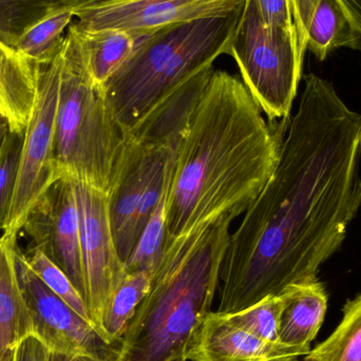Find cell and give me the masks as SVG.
<instances>
[{
  "label": "cell",
  "instance_id": "6da1fadb",
  "mask_svg": "<svg viewBox=\"0 0 361 361\" xmlns=\"http://www.w3.org/2000/svg\"><path fill=\"white\" fill-rule=\"evenodd\" d=\"M271 125L277 164L229 238L218 288L220 314L318 279L361 208V114L332 82L305 76L296 114Z\"/></svg>",
  "mask_w": 361,
  "mask_h": 361
},
{
  "label": "cell",
  "instance_id": "7a4b0ae2",
  "mask_svg": "<svg viewBox=\"0 0 361 361\" xmlns=\"http://www.w3.org/2000/svg\"><path fill=\"white\" fill-rule=\"evenodd\" d=\"M278 137L244 82L214 70L176 154L166 243L243 216L273 175Z\"/></svg>",
  "mask_w": 361,
  "mask_h": 361
},
{
  "label": "cell",
  "instance_id": "3957f363",
  "mask_svg": "<svg viewBox=\"0 0 361 361\" xmlns=\"http://www.w3.org/2000/svg\"><path fill=\"white\" fill-rule=\"evenodd\" d=\"M233 221L222 216L165 244L116 361H187L193 338L212 313Z\"/></svg>",
  "mask_w": 361,
  "mask_h": 361
},
{
  "label": "cell",
  "instance_id": "277c9868",
  "mask_svg": "<svg viewBox=\"0 0 361 361\" xmlns=\"http://www.w3.org/2000/svg\"><path fill=\"white\" fill-rule=\"evenodd\" d=\"M242 8L169 25L137 42L102 89L123 135L175 89L228 54Z\"/></svg>",
  "mask_w": 361,
  "mask_h": 361
},
{
  "label": "cell",
  "instance_id": "5b68a950",
  "mask_svg": "<svg viewBox=\"0 0 361 361\" xmlns=\"http://www.w3.org/2000/svg\"><path fill=\"white\" fill-rule=\"evenodd\" d=\"M59 59L55 180L69 178L108 192L124 135L103 91L91 80L82 39L73 23L69 25Z\"/></svg>",
  "mask_w": 361,
  "mask_h": 361
},
{
  "label": "cell",
  "instance_id": "8992f818",
  "mask_svg": "<svg viewBox=\"0 0 361 361\" xmlns=\"http://www.w3.org/2000/svg\"><path fill=\"white\" fill-rule=\"evenodd\" d=\"M228 55L235 59L242 82L269 124L290 118L305 57L296 33L269 27L254 0H245Z\"/></svg>",
  "mask_w": 361,
  "mask_h": 361
},
{
  "label": "cell",
  "instance_id": "52a82bcc",
  "mask_svg": "<svg viewBox=\"0 0 361 361\" xmlns=\"http://www.w3.org/2000/svg\"><path fill=\"white\" fill-rule=\"evenodd\" d=\"M61 63L59 54L42 68L37 99L23 133L18 176L2 237L17 240L25 216L40 195L55 182L54 137Z\"/></svg>",
  "mask_w": 361,
  "mask_h": 361
},
{
  "label": "cell",
  "instance_id": "ba28073f",
  "mask_svg": "<svg viewBox=\"0 0 361 361\" xmlns=\"http://www.w3.org/2000/svg\"><path fill=\"white\" fill-rule=\"evenodd\" d=\"M74 185L80 212L85 303L99 334L104 310L126 271L114 242L108 192L75 180Z\"/></svg>",
  "mask_w": 361,
  "mask_h": 361
},
{
  "label": "cell",
  "instance_id": "9c48e42d",
  "mask_svg": "<svg viewBox=\"0 0 361 361\" xmlns=\"http://www.w3.org/2000/svg\"><path fill=\"white\" fill-rule=\"evenodd\" d=\"M16 269L34 332L49 350L85 354L99 361H116L120 348L107 343L94 326L55 295L34 274L17 247Z\"/></svg>",
  "mask_w": 361,
  "mask_h": 361
},
{
  "label": "cell",
  "instance_id": "30bf717a",
  "mask_svg": "<svg viewBox=\"0 0 361 361\" xmlns=\"http://www.w3.org/2000/svg\"><path fill=\"white\" fill-rule=\"evenodd\" d=\"M23 233L31 247L61 267L85 301L80 221L74 180L61 178L50 185L25 216Z\"/></svg>",
  "mask_w": 361,
  "mask_h": 361
},
{
  "label": "cell",
  "instance_id": "8fae6325",
  "mask_svg": "<svg viewBox=\"0 0 361 361\" xmlns=\"http://www.w3.org/2000/svg\"><path fill=\"white\" fill-rule=\"evenodd\" d=\"M244 0H104L76 11L82 31H123L139 38L164 27L241 8Z\"/></svg>",
  "mask_w": 361,
  "mask_h": 361
},
{
  "label": "cell",
  "instance_id": "7c38bea8",
  "mask_svg": "<svg viewBox=\"0 0 361 361\" xmlns=\"http://www.w3.org/2000/svg\"><path fill=\"white\" fill-rule=\"evenodd\" d=\"M169 148L146 147L124 135V144L116 159L108 190L112 233L124 264L137 243L133 222L144 189L154 165Z\"/></svg>",
  "mask_w": 361,
  "mask_h": 361
},
{
  "label": "cell",
  "instance_id": "4fadbf2b",
  "mask_svg": "<svg viewBox=\"0 0 361 361\" xmlns=\"http://www.w3.org/2000/svg\"><path fill=\"white\" fill-rule=\"evenodd\" d=\"M311 348L290 347L264 341L212 312L195 335L189 361H298Z\"/></svg>",
  "mask_w": 361,
  "mask_h": 361
},
{
  "label": "cell",
  "instance_id": "5bb4252c",
  "mask_svg": "<svg viewBox=\"0 0 361 361\" xmlns=\"http://www.w3.org/2000/svg\"><path fill=\"white\" fill-rule=\"evenodd\" d=\"M214 72V66L197 72L162 99L124 135L146 147L178 149L189 120Z\"/></svg>",
  "mask_w": 361,
  "mask_h": 361
},
{
  "label": "cell",
  "instance_id": "9a60e30c",
  "mask_svg": "<svg viewBox=\"0 0 361 361\" xmlns=\"http://www.w3.org/2000/svg\"><path fill=\"white\" fill-rule=\"evenodd\" d=\"M42 68L34 59L0 40V116L10 131L23 135L37 99Z\"/></svg>",
  "mask_w": 361,
  "mask_h": 361
},
{
  "label": "cell",
  "instance_id": "2e32d148",
  "mask_svg": "<svg viewBox=\"0 0 361 361\" xmlns=\"http://www.w3.org/2000/svg\"><path fill=\"white\" fill-rule=\"evenodd\" d=\"M17 240L0 237V361H12L16 343L34 332L16 269Z\"/></svg>",
  "mask_w": 361,
  "mask_h": 361
},
{
  "label": "cell",
  "instance_id": "e0dca14e",
  "mask_svg": "<svg viewBox=\"0 0 361 361\" xmlns=\"http://www.w3.org/2000/svg\"><path fill=\"white\" fill-rule=\"evenodd\" d=\"M286 307L280 322V343L311 348L328 310V294L319 280L294 284L284 290Z\"/></svg>",
  "mask_w": 361,
  "mask_h": 361
},
{
  "label": "cell",
  "instance_id": "ac0fdd59",
  "mask_svg": "<svg viewBox=\"0 0 361 361\" xmlns=\"http://www.w3.org/2000/svg\"><path fill=\"white\" fill-rule=\"evenodd\" d=\"M73 25L82 39L91 80L97 88L103 89L142 38L123 31H82Z\"/></svg>",
  "mask_w": 361,
  "mask_h": 361
},
{
  "label": "cell",
  "instance_id": "d6986e66",
  "mask_svg": "<svg viewBox=\"0 0 361 361\" xmlns=\"http://www.w3.org/2000/svg\"><path fill=\"white\" fill-rule=\"evenodd\" d=\"M341 47L361 49V38L350 25L338 0H318L310 20L307 49L319 61Z\"/></svg>",
  "mask_w": 361,
  "mask_h": 361
},
{
  "label": "cell",
  "instance_id": "ffe728a7",
  "mask_svg": "<svg viewBox=\"0 0 361 361\" xmlns=\"http://www.w3.org/2000/svg\"><path fill=\"white\" fill-rule=\"evenodd\" d=\"M176 154L177 150L171 154L167 163L166 180L160 201L148 219L133 252L125 263L126 274L146 271L154 275L158 269L166 244L169 192L175 169Z\"/></svg>",
  "mask_w": 361,
  "mask_h": 361
},
{
  "label": "cell",
  "instance_id": "44dd1931",
  "mask_svg": "<svg viewBox=\"0 0 361 361\" xmlns=\"http://www.w3.org/2000/svg\"><path fill=\"white\" fill-rule=\"evenodd\" d=\"M152 274H126L102 315L99 334L107 343L121 347L123 336L149 292Z\"/></svg>",
  "mask_w": 361,
  "mask_h": 361
},
{
  "label": "cell",
  "instance_id": "7402d4cb",
  "mask_svg": "<svg viewBox=\"0 0 361 361\" xmlns=\"http://www.w3.org/2000/svg\"><path fill=\"white\" fill-rule=\"evenodd\" d=\"M91 6L89 0H0V40L14 47L25 32L50 15Z\"/></svg>",
  "mask_w": 361,
  "mask_h": 361
},
{
  "label": "cell",
  "instance_id": "603a6c76",
  "mask_svg": "<svg viewBox=\"0 0 361 361\" xmlns=\"http://www.w3.org/2000/svg\"><path fill=\"white\" fill-rule=\"evenodd\" d=\"M334 332L305 356V361H361V294L343 307Z\"/></svg>",
  "mask_w": 361,
  "mask_h": 361
},
{
  "label": "cell",
  "instance_id": "cb8c5ba5",
  "mask_svg": "<svg viewBox=\"0 0 361 361\" xmlns=\"http://www.w3.org/2000/svg\"><path fill=\"white\" fill-rule=\"evenodd\" d=\"M75 11L55 13L32 27L16 42L14 48L40 65H49L63 48V32L72 23Z\"/></svg>",
  "mask_w": 361,
  "mask_h": 361
},
{
  "label": "cell",
  "instance_id": "d4e9b609",
  "mask_svg": "<svg viewBox=\"0 0 361 361\" xmlns=\"http://www.w3.org/2000/svg\"><path fill=\"white\" fill-rule=\"evenodd\" d=\"M286 303V294L282 293L277 296L267 297L243 311L223 315L238 328L264 341L280 343V322Z\"/></svg>",
  "mask_w": 361,
  "mask_h": 361
},
{
  "label": "cell",
  "instance_id": "484cf974",
  "mask_svg": "<svg viewBox=\"0 0 361 361\" xmlns=\"http://www.w3.org/2000/svg\"><path fill=\"white\" fill-rule=\"evenodd\" d=\"M23 252L30 269L44 282V286L91 324L84 298L76 290L69 277L66 275L65 271L37 248L29 246L27 250Z\"/></svg>",
  "mask_w": 361,
  "mask_h": 361
},
{
  "label": "cell",
  "instance_id": "4316f807",
  "mask_svg": "<svg viewBox=\"0 0 361 361\" xmlns=\"http://www.w3.org/2000/svg\"><path fill=\"white\" fill-rule=\"evenodd\" d=\"M23 143V135L8 131L0 147V229L4 227L10 212Z\"/></svg>",
  "mask_w": 361,
  "mask_h": 361
},
{
  "label": "cell",
  "instance_id": "83f0119b",
  "mask_svg": "<svg viewBox=\"0 0 361 361\" xmlns=\"http://www.w3.org/2000/svg\"><path fill=\"white\" fill-rule=\"evenodd\" d=\"M254 2L267 25L292 30L297 35L290 0H254Z\"/></svg>",
  "mask_w": 361,
  "mask_h": 361
},
{
  "label": "cell",
  "instance_id": "f1b7e54d",
  "mask_svg": "<svg viewBox=\"0 0 361 361\" xmlns=\"http://www.w3.org/2000/svg\"><path fill=\"white\" fill-rule=\"evenodd\" d=\"M48 352V347L35 332L29 333L15 345L12 361H46Z\"/></svg>",
  "mask_w": 361,
  "mask_h": 361
},
{
  "label": "cell",
  "instance_id": "f546056e",
  "mask_svg": "<svg viewBox=\"0 0 361 361\" xmlns=\"http://www.w3.org/2000/svg\"><path fill=\"white\" fill-rule=\"evenodd\" d=\"M318 0H290L293 17L300 49H307V33L310 20Z\"/></svg>",
  "mask_w": 361,
  "mask_h": 361
},
{
  "label": "cell",
  "instance_id": "4dcf8cb0",
  "mask_svg": "<svg viewBox=\"0 0 361 361\" xmlns=\"http://www.w3.org/2000/svg\"><path fill=\"white\" fill-rule=\"evenodd\" d=\"M338 1L350 25L361 38V0H338Z\"/></svg>",
  "mask_w": 361,
  "mask_h": 361
},
{
  "label": "cell",
  "instance_id": "1f68e13d",
  "mask_svg": "<svg viewBox=\"0 0 361 361\" xmlns=\"http://www.w3.org/2000/svg\"><path fill=\"white\" fill-rule=\"evenodd\" d=\"M46 361H99L92 356L85 355V354L65 353V352H57L49 350Z\"/></svg>",
  "mask_w": 361,
  "mask_h": 361
},
{
  "label": "cell",
  "instance_id": "d6a6232c",
  "mask_svg": "<svg viewBox=\"0 0 361 361\" xmlns=\"http://www.w3.org/2000/svg\"><path fill=\"white\" fill-rule=\"evenodd\" d=\"M8 131H10V125H8V121L4 116H0V147H1L4 137H6Z\"/></svg>",
  "mask_w": 361,
  "mask_h": 361
},
{
  "label": "cell",
  "instance_id": "836d02e7",
  "mask_svg": "<svg viewBox=\"0 0 361 361\" xmlns=\"http://www.w3.org/2000/svg\"><path fill=\"white\" fill-rule=\"evenodd\" d=\"M92 4H99V2L104 1V0H89Z\"/></svg>",
  "mask_w": 361,
  "mask_h": 361
}]
</instances>
